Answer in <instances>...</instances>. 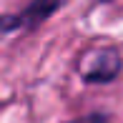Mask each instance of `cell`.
I'll list each match as a JSON object with an SVG mask.
<instances>
[{
  "label": "cell",
  "instance_id": "7a4b0ae2",
  "mask_svg": "<svg viewBox=\"0 0 123 123\" xmlns=\"http://www.w3.org/2000/svg\"><path fill=\"white\" fill-rule=\"evenodd\" d=\"M65 0H30V5L18 15H3L0 18V30H30L48 20Z\"/></svg>",
  "mask_w": 123,
  "mask_h": 123
},
{
  "label": "cell",
  "instance_id": "3957f363",
  "mask_svg": "<svg viewBox=\"0 0 123 123\" xmlns=\"http://www.w3.org/2000/svg\"><path fill=\"white\" fill-rule=\"evenodd\" d=\"M68 123H108V116L105 113H88V116H80V118H73Z\"/></svg>",
  "mask_w": 123,
  "mask_h": 123
},
{
  "label": "cell",
  "instance_id": "6da1fadb",
  "mask_svg": "<svg viewBox=\"0 0 123 123\" xmlns=\"http://www.w3.org/2000/svg\"><path fill=\"white\" fill-rule=\"evenodd\" d=\"M121 65L123 63L116 48H96L83 55L78 70H80L86 83H111L118 78Z\"/></svg>",
  "mask_w": 123,
  "mask_h": 123
}]
</instances>
